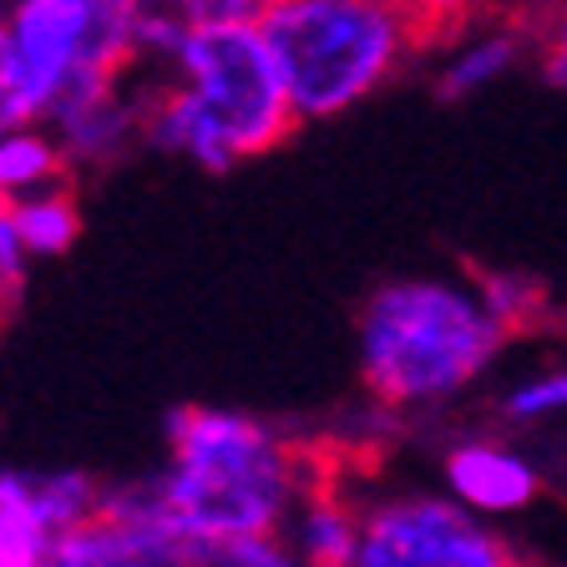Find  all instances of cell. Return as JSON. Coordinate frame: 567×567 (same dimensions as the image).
Returning a JSON list of instances; mask_svg holds the SVG:
<instances>
[{
    "mask_svg": "<svg viewBox=\"0 0 567 567\" xmlns=\"http://www.w3.org/2000/svg\"><path fill=\"white\" fill-rule=\"evenodd\" d=\"M476 295H482L486 315L496 319V330L507 340H517V334H567V305H557V295L543 279L476 269Z\"/></svg>",
    "mask_w": 567,
    "mask_h": 567,
    "instance_id": "9",
    "label": "cell"
},
{
    "mask_svg": "<svg viewBox=\"0 0 567 567\" xmlns=\"http://www.w3.org/2000/svg\"><path fill=\"white\" fill-rule=\"evenodd\" d=\"M305 486V446L254 415L183 405L167 415V466L142 486L157 522L193 547L274 537Z\"/></svg>",
    "mask_w": 567,
    "mask_h": 567,
    "instance_id": "2",
    "label": "cell"
},
{
    "mask_svg": "<svg viewBox=\"0 0 567 567\" xmlns=\"http://www.w3.org/2000/svg\"><path fill=\"white\" fill-rule=\"evenodd\" d=\"M142 21L147 0H16L0 31L25 117H47L82 82H122L142 51Z\"/></svg>",
    "mask_w": 567,
    "mask_h": 567,
    "instance_id": "5",
    "label": "cell"
},
{
    "mask_svg": "<svg viewBox=\"0 0 567 567\" xmlns=\"http://www.w3.org/2000/svg\"><path fill=\"white\" fill-rule=\"evenodd\" d=\"M350 567H527L496 532L436 496H395L360 517Z\"/></svg>",
    "mask_w": 567,
    "mask_h": 567,
    "instance_id": "6",
    "label": "cell"
},
{
    "mask_svg": "<svg viewBox=\"0 0 567 567\" xmlns=\"http://www.w3.org/2000/svg\"><path fill=\"white\" fill-rule=\"evenodd\" d=\"M0 213H6V198H0Z\"/></svg>",
    "mask_w": 567,
    "mask_h": 567,
    "instance_id": "20",
    "label": "cell"
},
{
    "mask_svg": "<svg viewBox=\"0 0 567 567\" xmlns=\"http://www.w3.org/2000/svg\"><path fill=\"white\" fill-rule=\"evenodd\" d=\"M390 6L401 11L415 51L451 47V41H461L472 25H482L486 16H496L492 0H390Z\"/></svg>",
    "mask_w": 567,
    "mask_h": 567,
    "instance_id": "12",
    "label": "cell"
},
{
    "mask_svg": "<svg viewBox=\"0 0 567 567\" xmlns=\"http://www.w3.org/2000/svg\"><path fill=\"white\" fill-rule=\"evenodd\" d=\"M492 21H502V16H492ZM522 47H532V41L517 31V25L502 21L492 35H482V41H476V47L466 51V56H461L456 66L446 71V76H441V96H466L472 86L492 82L496 71H507L512 61H517V51H522Z\"/></svg>",
    "mask_w": 567,
    "mask_h": 567,
    "instance_id": "13",
    "label": "cell"
},
{
    "mask_svg": "<svg viewBox=\"0 0 567 567\" xmlns=\"http://www.w3.org/2000/svg\"><path fill=\"white\" fill-rule=\"evenodd\" d=\"M567 405V375H547L537 385H522L507 401V415H543V411H563Z\"/></svg>",
    "mask_w": 567,
    "mask_h": 567,
    "instance_id": "17",
    "label": "cell"
},
{
    "mask_svg": "<svg viewBox=\"0 0 567 567\" xmlns=\"http://www.w3.org/2000/svg\"><path fill=\"white\" fill-rule=\"evenodd\" d=\"M532 51H537V66H543L547 82L567 86V0L553 6V16L543 21L537 41H532Z\"/></svg>",
    "mask_w": 567,
    "mask_h": 567,
    "instance_id": "16",
    "label": "cell"
},
{
    "mask_svg": "<svg viewBox=\"0 0 567 567\" xmlns=\"http://www.w3.org/2000/svg\"><path fill=\"white\" fill-rule=\"evenodd\" d=\"M47 122L66 163H106V157H117L122 137L142 127V106L122 102V82H82L51 106Z\"/></svg>",
    "mask_w": 567,
    "mask_h": 567,
    "instance_id": "7",
    "label": "cell"
},
{
    "mask_svg": "<svg viewBox=\"0 0 567 567\" xmlns=\"http://www.w3.org/2000/svg\"><path fill=\"white\" fill-rule=\"evenodd\" d=\"M299 122L340 117L415 51L390 0H295L259 16Z\"/></svg>",
    "mask_w": 567,
    "mask_h": 567,
    "instance_id": "4",
    "label": "cell"
},
{
    "mask_svg": "<svg viewBox=\"0 0 567 567\" xmlns=\"http://www.w3.org/2000/svg\"><path fill=\"white\" fill-rule=\"evenodd\" d=\"M198 567H305L279 537H244V543H213L193 547Z\"/></svg>",
    "mask_w": 567,
    "mask_h": 567,
    "instance_id": "15",
    "label": "cell"
},
{
    "mask_svg": "<svg viewBox=\"0 0 567 567\" xmlns=\"http://www.w3.org/2000/svg\"><path fill=\"white\" fill-rule=\"evenodd\" d=\"M51 537L41 522L16 502H0V567H47Z\"/></svg>",
    "mask_w": 567,
    "mask_h": 567,
    "instance_id": "14",
    "label": "cell"
},
{
    "mask_svg": "<svg viewBox=\"0 0 567 567\" xmlns=\"http://www.w3.org/2000/svg\"><path fill=\"white\" fill-rule=\"evenodd\" d=\"M11 208V224L21 234L25 254L31 259H51V254H66L76 228H82V213H76V198H71V183L61 188H41L31 198L6 203Z\"/></svg>",
    "mask_w": 567,
    "mask_h": 567,
    "instance_id": "11",
    "label": "cell"
},
{
    "mask_svg": "<svg viewBox=\"0 0 567 567\" xmlns=\"http://www.w3.org/2000/svg\"><path fill=\"white\" fill-rule=\"evenodd\" d=\"M66 167L71 163L51 132H35V127L0 132V198L6 203L31 198L41 188H61Z\"/></svg>",
    "mask_w": 567,
    "mask_h": 567,
    "instance_id": "10",
    "label": "cell"
},
{
    "mask_svg": "<svg viewBox=\"0 0 567 567\" xmlns=\"http://www.w3.org/2000/svg\"><path fill=\"white\" fill-rule=\"evenodd\" d=\"M254 16H264V11H279V6H295V0H244Z\"/></svg>",
    "mask_w": 567,
    "mask_h": 567,
    "instance_id": "19",
    "label": "cell"
},
{
    "mask_svg": "<svg viewBox=\"0 0 567 567\" xmlns=\"http://www.w3.org/2000/svg\"><path fill=\"white\" fill-rule=\"evenodd\" d=\"M507 334L472 295L436 279L380 284L360 315V380L375 405H425L486 370Z\"/></svg>",
    "mask_w": 567,
    "mask_h": 567,
    "instance_id": "3",
    "label": "cell"
},
{
    "mask_svg": "<svg viewBox=\"0 0 567 567\" xmlns=\"http://www.w3.org/2000/svg\"><path fill=\"white\" fill-rule=\"evenodd\" d=\"M16 127H31V117H25L21 96H16V86H11V66H6V31H0V132H16Z\"/></svg>",
    "mask_w": 567,
    "mask_h": 567,
    "instance_id": "18",
    "label": "cell"
},
{
    "mask_svg": "<svg viewBox=\"0 0 567 567\" xmlns=\"http://www.w3.org/2000/svg\"><path fill=\"white\" fill-rule=\"evenodd\" d=\"M167 61L173 82L142 106V132L157 147L224 173L295 137L299 112L284 92L259 16L183 25V35L167 47Z\"/></svg>",
    "mask_w": 567,
    "mask_h": 567,
    "instance_id": "1",
    "label": "cell"
},
{
    "mask_svg": "<svg viewBox=\"0 0 567 567\" xmlns=\"http://www.w3.org/2000/svg\"><path fill=\"white\" fill-rule=\"evenodd\" d=\"M446 482L461 502L482 512H517L537 496V476L496 446H456L446 456Z\"/></svg>",
    "mask_w": 567,
    "mask_h": 567,
    "instance_id": "8",
    "label": "cell"
}]
</instances>
